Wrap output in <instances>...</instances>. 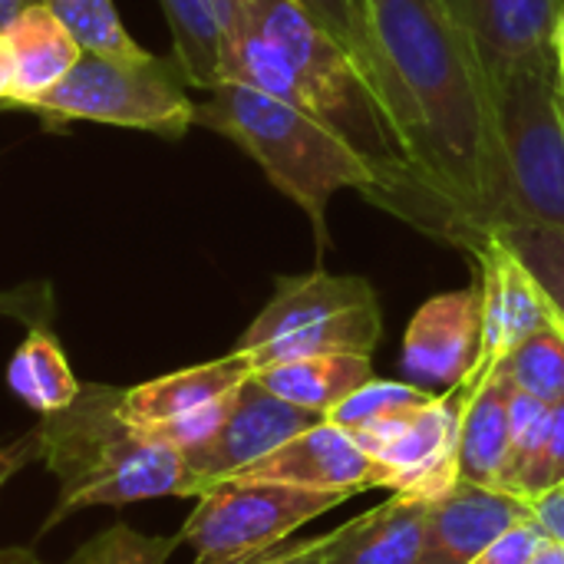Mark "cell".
Masks as SVG:
<instances>
[{
	"instance_id": "22",
	"label": "cell",
	"mask_w": 564,
	"mask_h": 564,
	"mask_svg": "<svg viewBox=\"0 0 564 564\" xmlns=\"http://www.w3.org/2000/svg\"><path fill=\"white\" fill-rule=\"evenodd\" d=\"M552 430V406L516 387L509 403V459L502 473V492H512L525 502H539V476L545 463Z\"/></svg>"
},
{
	"instance_id": "40",
	"label": "cell",
	"mask_w": 564,
	"mask_h": 564,
	"mask_svg": "<svg viewBox=\"0 0 564 564\" xmlns=\"http://www.w3.org/2000/svg\"><path fill=\"white\" fill-rule=\"evenodd\" d=\"M284 545H288V542H284ZM284 545H278V549H271V552H261V555H251V558H241V562H231V564H261V562H268V558H271L274 552H281Z\"/></svg>"
},
{
	"instance_id": "19",
	"label": "cell",
	"mask_w": 564,
	"mask_h": 564,
	"mask_svg": "<svg viewBox=\"0 0 564 564\" xmlns=\"http://www.w3.org/2000/svg\"><path fill=\"white\" fill-rule=\"evenodd\" d=\"M254 380L274 397L327 420L330 410H337L354 390L373 380V364L370 357H350V354L347 357H304V360H288V364L254 370Z\"/></svg>"
},
{
	"instance_id": "39",
	"label": "cell",
	"mask_w": 564,
	"mask_h": 564,
	"mask_svg": "<svg viewBox=\"0 0 564 564\" xmlns=\"http://www.w3.org/2000/svg\"><path fill=\"white\" fill-rule=\"evenodd\" d=\"M0 564H43L30 549H0Z\"/></svg>"
},
{
	"instance_id": "23",
	"label": "cell",
	"mask_w": 564,
	"mask_h": 564,
	"mask_svg": "<svg viewBox=\"0 0 564 564\" xmlns=\"http://www.w3.org/2000/svg\"><path fill=\"white\" fill-rule=\"evenodd\" d=\"M86 53L112 59H145L149 50L122 26L112 0H43Z\"/></svg>"
},
{
	"instance_id": "33",
	"label": "cell",
	"mask_w": 564,
	"mask_h": 564,
	"mask_svg": "<svg viewBox=\"0 0 564 564\" xmlns=\"http://www.w3.org/2000/svg\"><path fill=\"white\" fill-rule=\"evenodd\" d=\"M327 539L330 535H317V539H304V542H288L281 552H274L268 562L261 564H324Z\"/></svg>"
},
{
	"instance_id": "31",
	"label": "cell",
	"mask_w": 564,
	"mask_h": 564,
	"mask_svg": "<svg viewBox=\"0 0 564 564\" xmlns=\"http://www.w3.org/2000/svg\"><path fill=\"white\" fill-rule=\"evenodd\" d=\"M564 482V403L552 406V430H549V446H545V463L539 476V499L549 492L562 489Z\"/></svg>"
},
{
	"instance_id": "8",
	"label": "cell",
	"mask_w": 564,
	"mask_h": 564,
	"mask_svg": "<svg viewBox=\"0 0 564 564\" xmlns=\"http://www.w3.org/2000/svg\"><path fill=\"white\" fill-rule=\"evenodd\" d=\"M469 390L459 383L426 406L350 430V440L373 459V486L393 496L436 502L459 482V416Z\"/></svg>"
},
{
	"instance_id": "29",
	"label": "cell",
	"mask_w": 564,
	"mask_h": 564,
	"mask_svg": "<svg viewBox=\"0 0 564 564\" xmlns=\"http://www.w3.org/2000/svg\"><path fill=\"white\" fill-rule=\"evenodd\" d=\"M56 294L50 281H30L0 291V321H17L23 327H53Z\"/></svg>"
},
{
	"instance_id": "17",
	"label": "cell",
	"mask_w": 564,
	"mask_h": 564,
	"mask_svg": "<svg viewBox=\"0 0 564 564\" xmlns=\"http://www.w3.org/2000/svg\"><path fill=\"white\" fill-rule=\"evenodd\" d=\"M7 43L13 56V89L7 109H26L46 96L83 56L73 33L50 13L46 3L26 7L7 23Z\"/></svg>"
},
{
	"instance_id": "6",
	"label": "cell",
	"mask_w": 564,
	"mask_h": 564,
	"mask_svg": "<svg viewBox=\"0 0 564 564\" xmlns=\"http://www.w3.org/2000/svg\"><path fill=\"white\" fill-rule=\"evenodd\" d=\"M496 112L506 169L502 225L564 228V112L555 59L496 83Z\"/></svg>"
},
{
	"instance_id": "3",
	"label": "cell",
	"mask_w": 564,
	"mask_h": 564,
	"mask_svg": "<svg viewBox=\"0 0 564 564\" xmlns=\"http://www.w3.org/2000/svg\"><path fill=\"white\" fill-rule=\"evenodd\" d=\"M195 126L225 135L248 152L268 182L311 218L317 241L327 238V205L337 192H373L380 169L344 132L314 112L274 99L245 83H218L195 109Z\"/></svg>"
},
{
	"instance_id": "24",
	"label": "cell",
	"mask_w": 564,
	"mask_h": 564,
	"mask_svg": "<svg viewBox=\"0 0 564 564\" xmlns=\"http://www.w3.org/2000/svg\"><path fill=\"white\" fill-rule=\"evenodd\" d=\"M522 393L539 397L549 406L564 403V327L558 321L545 324L525 337L499 367Z\"/></svg>"
},
{
	"instance_id": "5",
	"label": "cell",
	"mask_w": 564,
	"mask_h": 564,
	"mask_svg": "<svg viewBox=\"0 0 564 564\" xmlns=\"http://www.w3.org/2000/svg\"><path fill=\"white\" fill-rule=\"evenodd\" d=\"M195 109L198 102L175 56L112 59L83 50L79 63L23 112H33L53 132L73 122H102L182 139L195 126Z\"/></svg>"
},
{
	"instance_id": "18",
	"label": "cell",
	"mask_w": 564,
	"mask_h": 564,
	"mask_svg": "<svg viewBox=\"0 0 564 564\" xmlns=\"http://www.w3.org/2000/svg\"><path fill=\"white\" fill-rule=\"evenodd\" d=\"M516 383L492 370L479 387L469 390L459 416V479L486 489H502V473L509 459V403Z\"/></svg>"
},
{
	"instance_id": "42",
	"label": "cell",
	"mask_w": 564,
	"mask_h": 564,
	"mask_svg": "<svg viewBox=\"0 0 564 564\" xmlns=\"http://www.w3.org/2000/svg\"><path fill=\"white\" fill-rule=\"evenodd\" d=\"M562 112H564V93H562Z\"/></svg>"
},
{
	"instance_id": "21",
	"label": "cell",
	"mask_w": 564,
	"mask_h": 564,
	"mask_svg": "<svg viewBox=\"0 0 564 564\" xmlns=\"http://www.w3.org/2000/svg\"><path fill=\"white\" fill-rule=\"evenodd\" d=\"M169 33L172 56L182 66L192 89H215L221 76V26L215 0H159Z\"/></svg>"
},
{
	"instance_id": "9",
	"label": "cell",
	"mask_w": 564,
	"mask_h": 564,
	"mask_svg": "<svg viewBox=\"0 0 564 564\" xmlns=\"http://www.w3.org/2000/svg\"><path fill=\"white\" fill-rule=\"evenodd\" d=\"M251 373V360L231 350L218 360L172 370L135 387H122L119 410L129 426L188 456L221 430L231 413L235 393Z\"/></svg>"
},
{
	"instance_id": "38",
	"label": "cell",
	"mask_w": 564,
	"mask_h": 564,
	"mask_svg": "<svg viewBox=\"0 0 564 564\" xmlns=\"http://www.w3.org/2000/svg\"><path fill=\"white\" fill-rule=\"evenodd\" d=\"M33 3H43V0H0V30H7V23Z\"/></svg>"
},
{
	"instance_id": "35",
	"label": "cell",
	"mask_w": 564,
	"mask_h": 564,
	"mask_svg": "<svg viewBox=\"0 0 564 564\" xmlns=\"http://www.w3.org/2000/svg\"><path fill=\"white\" fill-rule=\"evenodd\" d=\"M10 89H13V56H10L7 33L0 30V109L10 106Z\"/></svg>"
},
{
	"instance_id": "12",
	"label": "cell",
	"mask_w": 564,
	"mask_h": 564,
	"mask_svg": "<svg viewBox=\"0 0 564 564\" xmlns=\"http://www.w3.org/2000/svg\"><path fill=\"white\" fill-rule=\"evenodd\" d=\"M321 420L324 416L274 397L251 373L241 383V390L235 393L231 413L221 423V430L205 446L192 449L185 459H188V466L195 469V476L202 479V486L208 492L215 482L235 479L238 473L261 463L264 456L281 449L288 440H294L304 430L317 426Z\"/></svg>"
},
{
	"instance_id": "10",
	"label": "cell",
	"mask_w": 564,
	"mask_h": 564,
	"mask_svg": "<svg viewBox=\"0 0 564 564\" xmlns=\"http://www.w3.org/2000/svg\"><path fill=\"white\" fill-rule=\"evenodd\" d=\"M466 251L479 264V297H482V350L466 390L479 387L525 337L555 321L539 281L519 261V254L492 231H479Z\"/></svg>"
},
{
	"instance_id": "4",
	"label": "cell",
	"mask_w": 564,
	"mask_h": 564,
	"mask_svg": "<svg viewBox=\"0 0 564 564\" xmlns=\"http://www.w3.org/2000/svg\"><path fill=\"white\" fill-rule=\"evenodd\" d=\"M383 337L377 291L360 274L311 271L278 278L271 301L235 350L254 370L304 357H370Z\"/></svg>"
},
{
	"instance_id": "13",
	"label": "cell",
	"mask_w": 564,
	"mask_h": 564,
	"mask_svg": "<svg viewBox=\"0 0 564 564\" xmlns=\"http://www.w3.org/2000/svg\"><path fill=\"white\" fill-rule=\"evenodd\" d=\"M535 516V506L473 482H456L443 499L430 506L426 542L416 564H469L479 558L499 535Z\"/></svg>"
},
{
	"instance_id": "15",
	"label": "cell",
	"mask_w": 564,
	"mask_h": 564,
	"mask_svg": "<svg viewBox=\"0 0 564 564\" xmlns=\"http://www.w3.org/2000/svg\"><path fill=\"white\" fill-rule=\"evenodd\" d=\"M473 30L492 79L552 59V30L564 0H449Z\"/></svg>"
},
{
	"instance_id": "25",
	"label": "cell",
	"mask_w": 564,
	"mask_h": 564,
	"mask_svg": "<svg viewBox=\"0 0 564 564\" xmlns=\"http://www.w3.org/2000/svg\"><path fill=\"white\" fill-rule=\"evenodd\" d=\"M492 231L532 271L555 321L564 327V228L558 225H496Z\"/></svg>"
},
{
	"instance_id": "26",
	"label": "cell",
	"mask_w": 564,
	"mask_h": 564,
	"mask_svg": "<svg viewBox=\"0 0 564 564\" xmlns=\"http://www.w3.org/2000/svg\"><path fill=\"white\" fill-rule=\"evenodd\" d=\"M436 393L430 390H420L413 383H397V380H367L360 390H354L337 410L327 413V420L340 430H357L364 423H373V420H387V416H397V413H410V410H420L433 400Z\"/></svg>"
},
{
	"instance_id": "27",
	"label": "cell",
	"mask_w": 564,
	"mask_h": 564,
	"mask_svg": "<svg viewBox=\"0 0 564 564\" xmlns=\"http://www.w3.org/2000/svg\"><path fill=\"white\" fill-rule=\"evenodd\" d=\"M178 545H182L178 535L175 539L142 535L126 522H116L99 535H93L83 549H76V555L66 564H169Z\"/></svg>"
},
{
	"instance_id": "28",
	"label": "cell",
	"mask_w": 564,
	"mask_h": 564,
	"mask_svg": "<svg viewBox=\"0 0 564 564\" xmlns=\"http://www.w3.org/2000/svg\"><path fill=\"white\" fill-rule=\"evenodd\" d=\"M301 10H307L367 73L373 86V56H370V40H367V23L360 0H294ZM377 96V93H373Z\"/></svg>"
},
{
	"instance_id": "20",
	"label": "cell",
	"mask_w": 564,
	"mask_h": 564,
	"mask_svg": "<svg viewBox=\"0 0 564 564\" xmlns=\"http://www.w3.org/2000/svg\"><path fill=\"white\" fill-rule=\"evenodd\" d=\"M7 387L36 416H50L79 397L83 380H76L53 327H26L7 364Z\"/></svg>"
},
{
	"instance_id": "41",
	"label": "cell",
	"mask_w": 564,
	"mask_h": 564,
	"mask_svg": "<svg viewBox=\"0 0 564 564\" xmlns=\"http://www.w3.org/2000/svg\"><path fill=\"white\" fill-rule=\"evenodd\" d=\"M555 492H564V482H562V489H555Z\"/></svg>"
},
{
	"instance_id": "32",
	"label": "cell",
	"mask_w": 564,
	"mask_h": 564,
	"mask_svg": "<svg viewBox=\"0 0 564 564\" xmlns=\"http://www.w3.org/2000/svg\"><path fill=\"white\" fill-rule=\"evenodd\" d=\"M30 463H40V436H36V430H30V433H23V436L0 440V492H3Z\"/></svg>"
},
{
	"instance_id": "1",
	"label": "cell",
	"mask_w": 564,
	"mask_h": 564,
	"mask_svg": "<svg viewBox=\"0 0 564 564\" xmlns=\"http://www.w3.org/2000/svg\"><path fill=\"white\" fill-rule=\"evenodd\" d=\"M373 93L403 159L370 202L466 248L506 218L492 69L449 0H360Z\"/></svg>"
},
{
	"instance_id": "11",
	"label": "cell",
	"mask_w": 564,
	"mask_h": 564,
	"mask_svg": "<svg viewBox=\"0 0 564 564\" xmlns=\"http://www.w3.org/2000/svg\"><path fill=\"white\" fill-rule=\"evenodd\" d=\"M482 350V297L479 284L430 297L403 334L400 370L406 383L446 393L466 383Z\"/></svg>"
},
{
	"instance_id": "2",
	"label": "cell",
	"mask_w": 564,
	"mask_h": 564,
	"mask_svg": "<svg viewBox=\"0 0 564 564\" xmlns=\"http://www.w3.org/2000/svg\"><path fill=\"white\" fill-rule=\"evenodd\" d=\"M122 387L83 383L79 397L33 426L40 463L56 479V502L40 532L96 506H132L145 499H198L202 479L185 453L139 433L122 420Z\"/></svg>"
},
{
	"instance_id": "37",
	"label": "cell",
	"mask_w": 564,
	"mask_h": 564,
	"mask_svg": "<svg viewBox=\"0 0 564 564\" xmlns=\"http://www.w3.org/2000/svg\"><path fill=\"white\" fill-rule=\"evenodd\" d=\"M529 564H564V542L549 539V542L535 552V558Z\"/></svg>"
},
{
	"instance_id": "7",
	"label": "cell",
	"mask_w": 564,
	"mask_h": 564,
	"mask_svg": "<svg viewBox=\"0 0 564 564\" xmlns=\"http://www.w3.org/2000/svg\"><path fill=\"white\" fill-rule=\"evenodd\" d=\"M347 492H314L261 479H225L198 496L178 542L195 552V564H231L271 552L291 535L344 506Z\"/></svg>"
},
{
	"instance_id": "36",
	"label": "cell",
	"mask_w": 564,
	"mask_h": 564,
	"mask_svg": "<svg viewBox=\"0 0 564 564\" xmlns=\"http://www.w3.org/2000/svg\"><path fill=\"white\" fill-rule=\"evenodd\" d=\"M552 59H555V73H558V89L564 93V3L552 30Z\"/></svg>"
},
{
	"instance_id": "30",
	"label": "cell",
	"mask_w": 564,
	"mask_h": 564,
	"mask_svg": "<svg viewBox=\"0 0 564 564\" xmlns=\"http://www.w3.org/2000/svg\"><path fill=\"white\" fill-rule=\"evenodd\" d=\"M549 539L552 535L545 532V525L532 516V519L512 525L506 535H499L479 558H473L469 564H529Z\"/></svg>"
},
{
	"instance_id": "16",
	"label": "cell",
	"mask_w": 564,
	"mask_h": 564,
	"mask_svg": "<svg viewBox=\"0 0 564 564\" xmlns=\"http://www.w3.org/2000/svg\"><path fill=\"white\" fill-rule=\"evenodd\" d=\"M430 502L393 496L330 532L324 564H416L426 542Z\"/></svg>"
},
{
	"instance_id": "34",
	"label": "cell",
	"mask_w": 564,
	"mask_h": 564,
	"mask_svg": "<svg viewBox=\"0 0 564 564\" xmlns=\"http://www.w3.org/2000/svg\"><path fill=\"white\" fill-rule=\"evenodd\" d=\"M535 519L545 525L552 539L564 542V492H549L545 499L535 502Z\"/></svg>"
},
{
	"instance_id": "14",
	"label": "cell",
	"mask_w": 564,
	"mask_h": 564,
	"mask_svg": "<svg viewBox=\"0 0 564 564\" xmlns=\"http://www.w3.org/2000/svg\"><path fill=\"white\" fill-rule=\"evenodd\" d=\"M235 479H261V482H281L294 489L347 492V496L377 489L373 459L350 440L347 430L334 426L330 420H321L317 426L288 440L281 449L248 466Z\"/></svg>"
}]
</instances>
